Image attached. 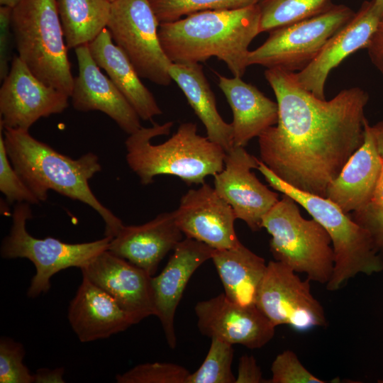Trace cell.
<instances>
[{"mask_svg": "<svg viewBox=\"0 0 383 383\" xmlns=\"http://www.w3.org/2000/svg\"><path fill=\"white\" fill-rule=\"evenodd\" d=\"M265 77L278 104L277 123L258 137L260 160L284 182L326 197L331 182L365 140L370 96L359 87L320 99L295 72L268 68Z\"/></svg>", "mask_w": 383, "mask_h": 383, "instance_id": "6da1fadb", "label": "cell"}, {"mask_svg": "<svg viewBox=\"0 0 383 383\" xmlns=\"http://www.w3.org/2000/svg\"><path fill=\"white\" fill-rule=\"evenodd\" d=\"M258 4L233 10L204 11L161 23L159 38L172 62L200 63L211 57L223 61L233 77L248 65L249 45L260 33Z\"/></svg>", "mask_w": 383, "mask_h": 383, "instance_id": "7a4b0ae2", "label": "cell"}, {"mask_svg": "<svg viewBox=\"0 0 383 383\" xmlns=\"http://www.w3.org/2000/svg\"><path fill=\"white\" fill-rule=\"evenodd\" d=\"M3 133L12 165L40 201L53 190L95 210L104 222V236L113 238L118 233L122 221L99 201L89 184L101 170L96 155L89 152L72 159L35 139L28 130L4 128Z\"/></svg>", "mask_w": 383, "mask_h": 383, "instance_id": "3957f363", "label": "cell"}, {"mask_svg": "<svg viewBox=\"0 0 383 383\" xmlns=\"http://www.w3.org/2000/svg\"><path fill=\"white\" fill-rule=\"evenodd\" d=\"M173 122L141 127L125 142L126 159L131 170L144 185L155 176L173 175L187 184H202L224 167L225 150L207 137L198 134L197 126L182 123L168 140L153 145L152 139L170 134Z\"/></svg>", "mask_w": 383, "mask_h": 383, "instance_id": "277c9868", "label": "cell"}, {"mask_svg": "<svg viewBox=\"0 0 383 383\" xmlns=\"http://www.w3.org/2000/svg\"><path fill=\"white\" fill-rule=\"evenodd\" d=\"M257 170L272 188L294 199L328 233L334 252L333 272L326 284L328 291L340 289L358 274L370 275L383 270V262L369 233L349 213L326 197L303 192L284 182L261 160Z\"/></svg>", "mask_w": 383, "mask_h": 383, "instance_id": "5b68a950", "label": "cell"}, {"mask_svg": "<svg viewBox=\"0 0 383 383\" xmlns=\"http://www.w3.org/2000/svg\"><path fill=\"white\" fill-rule=\"evenodd\" d=\"M11 25L20 59L41 82L70 97L74 77L56 0H21Z\"/></svg>", "mask_w": 383, "mask_h": 383, "instance_id": "8992f818", "label": "cell"}, {"mask_svg": "<svg viewBox=\"0 0 383 383\" xmlns=\"http://www.w3.org/2000/svg\"><path fill=\"white\" fill-rule=\"evenodd\" d=\"M271 235L270 250L274 260L311 281L327 284L334 267L331 239L315 219L304 218L297 203L288 195L264 216L262 223Z\"/></svg>", "mask_w": 383, "mask_h": 383, "instance_id": "52a82bcc", "label": "cell"}, {"mask_svg": "<svg viewBox=\"0 0 383 383\" xmlns=\"http://www.w3.org/2000/svg\"><path fill=\"white\" fill-rule=\"evenodd\" d=\"M33 217L30 204L17 203L12 215V225L2 240L1 256L4 259L26 258L35 266L27 296L35 298L50 289V279L60 271L69 267L81 268L101 252L108 250L112 238L87 243H67L57 238H38L26 229L27 221Z\"/></svg>", "mask_w": 383, "mask_h": 383, "instance_id": "ba28073f", "label": "cell"}, {"mask_svg": "<svg viewBox=\"0 0 383 383\" xmlns=\"http://www.w3.org/2000/svg\"><path fill=\"white\" fill-rule=\"evenodd\" d=\"M354 14L348 6L333 4L318 16L272 30L260 46L250 51L248 65L299 72Z\"/></svg>", "mask_w": 383, "mask_h": 383, "instance_id": "9c48e42d", "label": "cell"}, {"mask_svg": "<svg viewBox=\"0 0 383 383\" xmlns=\"http://www.w3.org/2000/svg\"><path fill=\"white\" fill-rule=\"evenodd\" d=\"M160 24L149 0H114L106 28L140 78L168 86L172 62L162 48Z\"/></svg>", "mask_w": 383, "mask_h": 383, "instance_id": "30bf717a", "label": "cell"}, {"mask_svg": "<svg viewBox=\"0 0 383 383\" xmlns=\"http://www.w3.org/2000/svg\"><path fill=\"white\" fill-rule=\"evenodd\" d=\"M310 279L302 280L291 268L274 260L267 270L257 306L276 327L287 325L299 332L327 325L323 307L311 292Z\"/></svg>", "mask_w": 383, "mask_h": 383, "instance_id": "8fae6325", "label": "cell"}, {"mask_svg": "<svg viewBox=\"0 0 383 383\" xmlns=\"http://www.w3.org/2000/svg\"><path fill=\"white\" fill-rule=\"evenodd\" d=\"M0 89V125L29 130L38 120L64 111L70 96L41 82L18 55Z\"/></svg>", "mask_w": 383, "mask_h": 383, "instance_id": "7c38bea8", "label": "cell"}, {"mask_svg": "<svg viewBox=\"0 0 383 383\" xmlns=\"http://www.w3.org/2000/svg\"><path fill=\"white\" fill-rule=\"evenodd\" d=\"M259 160L245 147L233 145L226 152L223 169L214 176L213 188L233 209L236 219L252 231L262 228V219L279 200V194L263 184L251 172Z\"/></svg>", "mask_w": 383, "mask_h": 383, "instance_id": "4fadbf2b", "label": "cell"}, {"mask_svg": "<svg viewBox=\"0 0 383 383\" xmlns=\"http://www.w3.org/2000/svg\"><path fill=\"white\" fill-rule=\"evenodd\" d=\"M82 277L110 295L138 323L155 316L152 277L106 250L80 268Z\"/></svg>", "mask_w": 383, "mask_h": 383, "instance_id": "5bb4252c", "label": "cell"}, {"mask_svg": "<svg viewBox=\"0 0 383 383\" xmlns=\"http://www.w3.org/2000/svg\"><path fill=\"white\" fill-rule=\"evenodd\" d=\"M175 221L187 238L202 242L214 250L238 245L232 207L215 189L205 182L196 189H189L173 211Z\"/></svg>", "mask_w": 383, "mask_h": 383, "instance_id": "9a60e30c", "label": "cell"}, {"mask_svg": "<svg viewBox=\"0 0 383 383\" xmlns=\"http://www.w3.org/2000/svg\"><path fill=\"white\" fill-rule=\"evenodd\" d=\"M194 311L204 335L218 338L250 349L260 348L274 337L275 326L257 306H243L224 293L198 302Z\"/></svg>", "mask_w": 383, "mask_h": 383, "instance_id": "2e32d148", "label": "cell"}, {"mask_svg": "<svg viewBox=\"0 0 383 383\" xmlns=\"http://www.w3.org/2000/svg\"><path fill=\"white\" fill-rule=\"evenodd\" d=\"M78 75L70 95L73 107L82 112L99 111L128 135L140 129V118L113 82L101 71L88 44L74 49Z\"/></svg>", "mask_w": 383, "mask_h": 383, "instance_id": "e0dca14e", "label": "cell"}, {"mask_svg": "<svg viewBox=\"0 0 383 383\" xmlns=\"http://www.w3.org/2000/svg\"><path fill=\"white\" fill-rule=\"evenodd\" d=\"M380 20L373 0L365 1L350 21L330 38L315 59L295 72L298 83L325 99V84L331 70L349 55L366 49Z\"/></svg>", "mask_w": 383, "mask_h": 383, "instance_id": "ac0fdd59", "label": "cell"}, {"mask_svg": "<svg viewBox=\"0 0 383 383\" xmlns=\"http://www.w3.org/2000/svg\"><path fill=\"white\" fill-rule=\"evenodd\" d=\"M173 250L163 270L152 277L155 316L161 323L168 346L172 349L177 345L175 313L184 291L194 272L211 259L215 250L186 237Z\"/></svg>", "mask_w": 383, "mask_h": 383, "instance_id": "d6986e66", "label": "cell"}, {"mask_svg": "<svg viewBox=\"0 0 383 383\" xmlns=\"http://www.w3.org/2000/svg\"><path fill=\"white\" fill-rule=\"evenodd\" d=\"M182 235L173 211L165 212L142 225H123L111 238L108 250L153 276L161 260L182 240Z\"/></svg>", "mask_w": 383, "mask_h": 383, "instance_id": "ffe728a7", "label": "cell"}, {"mask_svg": "<svg viewBox=\"0 0 383 383\" xmlns=\"http://www.w3.org/2000/svg\"><path fill=\"white\" fill-rule=\"evenodd\" d=\"M67 317L82 343L107 338L136 324L110 295L84 277L70 303Z\"/></svg>", "mask_w": 383, "mask_h": 383, "instance_id": "44dd1931", "label": "cell"}, {"mask_svg": "<svg viewBox=\"0 0 383 383\" xmlns=\"http://www.w3.org/2000/svg\"><path fill=\"white\" fill-rule=\"evenodd\" d=\"M381 170L379 152L370 124L365 125V140L331 182L326 198L350 213L368 205Z\"/></svg>", "mask_w": 383, "mask_h": 383, "instance_id": "7402d4cb", "label": "cell"}, {"mask_svg": "<svg viewBox=\"0 0 383 383\" xmlns=\"http://www.w3.org/2000/svg\"><path fill=\"white\" fill-rule=\"evenodd\" d=\"M218 85L233 112V145L245 147L278 121V104L241 77L218 74Z\"/></svg>", "mask_w": 383, "mask_h": 383, "instance_id": "603a6c76", "label": "cell"}, {"mask_svg": "<svg viewBox=\"0 0 383 383\" xmlns=\"http://www.w3.org/2000/svg\"><path fill=\"white\" fill-rule=\"evenodd\" d=\"M88 45L96 63L106 72L140 119L151 121L162 113L154 96L143 84L127 56L113 43L106 28Z\"/></svg>", "mask_w": 383, "mask_h": 383, "instance_id": "cb8c5ba5", "label": "cell"}, {"mask_svg": "<svg viewBox=\"0 0 383 383\" xmlns=\"http://www.w3.org/2000/svg\"><path fill=\"white\" fill-rule=\"evenodd\" d=\"M169 73L204 124L206 137L228 152L233 146V126L219 114L202 66L199 63L172 62Z\"/></svg>", "mask_w": 383, "mask_h": 383, "instance_id": "d4e9b609", "label": "cell"}, {"mask_svg": "<svg viewBox=\"0 0 383 383\" xmlns=\"http://www.w3.org/2000/svg\"><path fill=\"white\" fill-rule=\"evenodd\" d=\"M231 301L243 306H257L260 289L267 264L241 243L236 247L215 250L211 257Z\"/></svg>", "mask_w": 383, "mask_h": 383, "instance_id": "484cf974", "label": "cell"}, {"mask_svg": "<svg viewBox=\"0 0 383 383\" xmlns=\"http://www.w3.org/2000/svg\"><path fill=\"white\" fill-rule=\"evenodd\" d=\"M68 49L89 44L106 28L110 0H56Z\"/></svg>", "mask_w": 383, "mask_h": 383, "instance_id": "4316f807", "label": "cell"}, {"mask_svg": "<svg viewBox=\"0 0 383 383\" xmlns=\"http://www.w3.org/2000/svg\"><path fill=\"white\" fill-rule=\"evenodd\" d=\"M258 6L263 33L318 16L333 4L331 0H262Z\"/></svg>", "mask_w": 383, "mask_h": 383, "instance_id": "83f0119b", "label": "cell"}, {"mask_svg": "<svg viewBox=\"0 0 383 383\" xmlns=\"http://www.w3.org/2000/svg\"><path fill=\"white\" fill-rule=\"evenodd\" d=\"M233 344L211 338L208 353L201 366L189 373L186 383H235L232 372Z\"/></svg>", "mask_w": 383, "mask_h": 383, "instance_id": "f1b7e54d", "label": "cell"}, {"mask_svg": "<svg viewBox=\"0 0 383 383\" xmlns=\"http://www.w3.org/2000/svg\"><path fill=\"white\" fill-rule=\"evenodd\" d=\"M262 0H149L159 22L179 20L183 16L204 11L233 10L258 4Z\"/></svg>", "mask_w": 383, "mask_h": 383, "instance_id": "f546056e", "label": "cell"}, {"mask_svg": "<svg viewBox=\"0 0 383 383\" xmlns=\"http://www.w3.org/2000/svg\"><path fill=\"white\" fill-rule=\"evenodd\" d=\"M189 374L184 367L172 362L139 364L116 375L118 383H186Z\"/></svg>", "mask_w": 383, "mask_h": 383, "instance_id": "4dcf8cb0", "label": "cell"}, {"mask_svg": "<svg viewBox=\"0 0 383 383\" xmlns=\"http://www.w3.org/2000/svg\"><path fill=\"white\" fill-rule=\"evenodd\" d=\"M3 130L0 125V191L10 204H38L40 201L23 182L9 158Z\"/></svg>", "mask_w": 383, "mask_h": 383, "instance_id": "1f68e13d", "label": "cell"}, {"mask_svg": "<svg viewBox=\"0 0 383 383\" xmlns=\"http://www.w3.org/2000/svg\"><path fill=\"white\" fill-rule=\"evenodd\" d=\"M23 345L11 338L0 339V382L33 383V374L24 365Z\"/></svg>", "mask_w": 383, "mask_h": 383, "instance_id": "d6a6232c", "label": "cell"}, {"mask_svg": "<svg viewBox=\"0 0 383 383\" xmlns=\"http://www.w3.org/2000/svg\"><path fill=\"white\" fill-rule=\"evenodd\" d=\"M270 383H324L311 373L300 362L296 353L287 350L278 354L271 365Z\"/></svg>", "mask_w": 383, "mask_h": 383, "instance_id": "836d02e7", "label": "cell"}, {"mask_svg": "<svg viewBox=\"0 0 383 383\" xmlns=\"http://www.w3.org/2000/svg\"><path fill=\"white\" fill-rule=\"evenodd\" d=\"M349 214L358 225L369 233L375 250L383 262V207L368 204Z\"/></svg>", "mask_w": 383, "mask_h": 383, "instance_id": "e575fe53", "label": "cell"}, {"mask_svg": "<svg viewBox=\"0 0 383 383\" xmlns=\"http://www.w3.org/2000/svg\"><path fill=\"white\" fill-rule=\"evenodd\" d=\"M12 12L13 9L9 6H1L0 8V79L1 81L7 76L12 61L11 57V37L12 30Z\"/></svg>", "mask_w": 383, "mask_h": 383, "instance_id": "d590c367", "label": "cell"}, {"mask_svg": "<svg viewBox=\"0 0 383 383\" xmlns=\"http://www.w3.org/2000/svg\"><path fill=\"white\" fill-rule=\"evenodd\" d=\"M260 367L252 355L240 357L235 383H265Z\"/></svg>", "mask_w": 383, "mask_h": 383, "instance_id": "8d00e7d4", "label": "cell"}, {"mask_svg": "<svg viewBox=\"0 0 383 383\" xmlns=\"http://www.w3.org/2000/svg\"><path fill=\"white\" fill-rule=\"evenodd\" d=\"M370 61L383 74V18L366 48Z\"/></svg>", "mask_w": 383, "mask_h": 383, "instance_id": "74e56055", "label": "cell"}, {"mask_svg": "<svg viewBox=\"0 0 383 383\" xmlns=\"http://www.w3.org/2000/svg\"><path fill=\"white\" fill-rule=\"evenodd\" d=\"M65 369L57 367L55 369L40 368L33 374V382L35 383H64L63 379Z\"/></svg>", "mask_w": 383, "mask_h": 383, "instance_id": "f35d334b", "label": "cell"}, {"mask_svg": "<svg viewBox=\"0 0 383 383\" xmlns=\"http://www.w3.org/2000/svg\"><path fill=\"white\" fill-rule=\"evenodd\" d=\"M369 204L375 207H383V155H381V170L379 175L372 200Z\"/></svg>", "mask_w": 383, "mask_h": 383, "instance_id": "ab89813d", "label": "cell"}, {"mask_svg": "<svg viewBox=\"0 0 383 383\" xmlns=\"http://www.w3.org/2000/svg\"><path fill=\"white\" fill-rule=\"evenodd\" d=\"M371 131L374 135L379 152L383 155V120L371 126Z\"/></svg>", "mask_w": 383, "mask_h": 383, "instance_id": "60d3db41", "label": "cell"}, {"mask_svg": "<svg viewBox=\"0 0 383 383\" xmlns=\"http://www.w3.org/2000/svg\"><path fill=\"white\" fill-rule=\"evenodd\" d=\"M375 9L380 16L383 18V0H373Z\"/></svg>", "mask_w": 383, "mask_h": 383, "instance_id": "b9f144b4", "label": "cell"}, {"mask_svg": "<svg viewBox=\"0 0 383 383\" xmlns=\"http://www.w3.org/2000/svg\"><path fill=\"white\" fill-rule=\"evenodd\" d=\"M21 0H0L1 6H9L13 9Z\"/></svg>", "mask_w": 383, "mask_h": 383, "instance_id": "7bdbcfd3", "label": "cell"}, {"mask_svg": "<svg viewBox=\"0 0 383 383\" xmlns=\"http://www.w3.org/2000/svg\"><path fill=\"white\" fill-rule=\"evenodd\" d=\"M111 2L113 1L114 0H110Z\"/></svg>", "mask_w": 383, "mask_h": 383, "instance_id": "ee69618b", "label": "cell"}]
</instances>
